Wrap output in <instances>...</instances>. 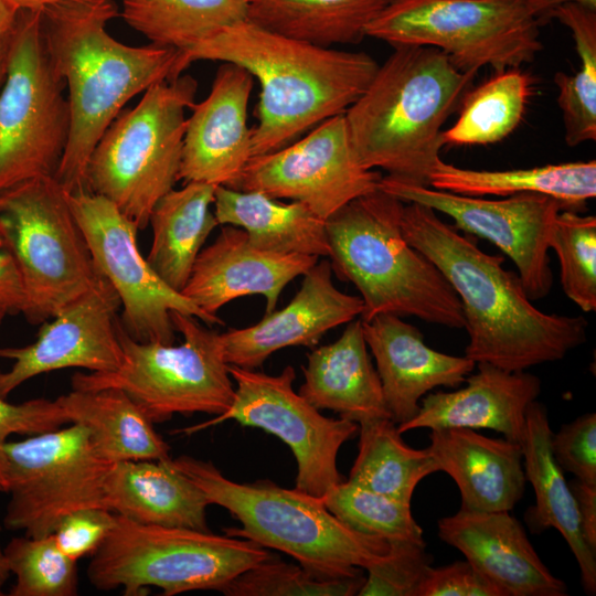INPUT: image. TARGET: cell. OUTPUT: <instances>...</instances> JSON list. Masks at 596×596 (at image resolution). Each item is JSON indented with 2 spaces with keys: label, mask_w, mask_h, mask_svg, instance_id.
<instances>
[{
  "label": "cell",
  "mask_w": 596,
  "mask_h": 596,
  "mask_svg": "<svg viewBox=\"0 0 596 596\" xmlns=\"http://www.w3.org/2000/svg\"><path fill=\"white\" fill-rule=\"evenodd\" d=\"M476 365L478 371L465 380V387L423 397L417 414L397 425L398 432L488 428L521 444L526 412L541 393V380L525 371H505L489 363Z\"/></svg>",
  "instance_id": "cell-24"
},
{
  "label": "cell",
  "mask_w": 596,
  "mask_h": 596,
  "mask_svg": "<svg viewBox=\"0 0 596 596\" xmlns=\"http://www.w3.org/2000/svg\"><path fill=\"white\" fill-rule=\"evenodd\" d=\"M63 424L70 423L56 400L33 398L13 404L0 395V450L13 434L36 435Z\"/></svg>",
  "instance_id": "cell-45"
},
{
  "label": "cell",
  "mask_w": 596,
  "mask_h": 596,
  "mask_svg": "<svg viewBox=\"0 0 596 596\" xmlns=\"http://www.w3.org/2000/svg\"><path fill=\"white\" fill-rule=\"evenodd\" d=\"M363 575L321 578L305 567L286 563L275 555L247 568L223 589L226 596H353Z\"/></svg>",
  "instance_id": "cell-41"
},
{
  "label": "cell",
  "mask_w": 596,
  "mask_h": 596,
  "mask_svg": "<svg viewBox=\"0 0 596 596\" xmlns=\"http://www.w3.org/2000/svg\"><path fill=\"white\" fill-rule=\"evenodd\" d=\"M302 372L299 394L317 409L333 411L356 424L391 418L361 319L348 322L334 342L313 349Z\"/></svg>",
  "instance_id": "cell-27"
},
{
  "label": "cell",
  "mask_w": 596,
  "mask_h": 596,
  "mask_svg": "<svg viewBox=\"0 0 596 596\" xmlns=\"http://www.w3.org/2000/svg\"><path fill=\"white\" fill-rule=\"evenodd\" d=\"M235 381L234 401L214 418L182 433L193 434L234 419L243 426L260 428L288 445L297 461L295 489L321 498L343 481L337 467L340 447L359 430L355 422L320 414L292 387L295 370L287 365L278 375L228 365Z\"/></svg>",
  "instance_id": "cell-15"
},
{
  "label": "cell",
  "mask_w": 596,
  "mask_h": 596,
  "mask_svg": "<svg viewBox=\"0 0 596 596\" xmlns=\"http://www.w3.org/2000/svg\"><path fill=\"white\" fill-rule=\"evenodd\" d=\"M551 450L563 471L596 485V414L581 415L552 433Z\"/></svg>",
  "instance_id": "cell-43"
},
{
  "label": "cell",
  "mask_w": 596,
  "mask_h": 596,
  "mask_svg": "<svg viewBox=\"0 0 596 596\" xmlns=\"http://www.w3.org/2000/svg\"><path fill=\"white\" fill-rule=\"evenodd\" d=\"M7 316V312H4L3 310H0V326L4 319V317Z\"/></svg>",
  "instance_id": "cell-54"
},
{
  "label": "cell",
  "mask_w": 596,
  "mask_h": 596,
  "mask_svg": "<svg viewBox=\"0 0 596 596\" xmlns=\"http://www.w3.org/2000/svg\"><path fill=\"white\" fill-rule=\"evenodd\" d=\"M25 295L15 260L0 236V310L23 313Z\"/></svg>",
  "instance_id": "cell-47"
},
{
  "label": "cell",
  "mask_w": 596,
  "mask_h": 596,
  "mask_svg": "<svg viewBox=\"0 0 596 596\" xmlns=\"http://www.w3.org/2000/svg\"><path fill=\"white\" fill-rule=\"evenodd\" d=\"M3 551L17 578L10 596L77 595V561L57 547L52 534L12 538Z\"/></svg>",
  "instance_id": "cell-39"
},
{
  "label": "cell",
  "mask_w": 596,
  "mask_h": 596,
  "mask_svg": "<svg viewBox=\"0 0 596 596\" xmlns=\"http://www.w3.org/2000/svg\"><path fill=\"white\" fill-rule=\"evenodd\" d=\"M317 262L312 255L259 249L244 230L221 225L216 238L198 255L181 294L210 316H217L234 299L260 295L268 313L275 310L284 288Z\"/></svg>",
  "instance_id": "cell-21"
},
{
  "label": "cell",
  "mask_w": 596,
  "mask_h": 596,
  "mask_svg": "<svg viewBox=\"0 0 596 596\" xmlns=\"http://www.w3.org/2000/svg\"><path fill=\"white\" fill-rule=\"evenodd\" d=\"M213 212L219 225L247 233L251 244L279 254L329 257L326 220L300 202L279 201L259 191L217 185Z\"/></svg>",
  "instance_id": "cell-29"
},
{
  "label": "cell",
  "mask_w": 596,
  "mask_h": 596,
  "mask_svg": "<svg viewBox=\"0 0 596 596\" xmlns=\"http://www.w3.org/2000/svg\"><path fill=\"white\" fill-rule=\"evenodd\" d=\"M365 36L396 46H430L465 73L532 62L542 50L525 0H392Z\"/></svg>",
  "instance_id": "cell-11"
},
{
  "label": "cell",
  "mask_w": 596,
  "mask_h": 596,
  "mask_svg": "<svg viewBox=\"0 0 596 596\" xmlns=\"http://www.w3.org/2000/svg\"><path fill=\"white\" fill-rule=\"evenodd\" d=\"M361 321L386 407L396 425L417 414L422 398L429 391L438 386L457 387L476 368L466 355H449L429 348L423 333L400 316L380 313Z\"/></svg>",
  "instance_id": "cell-23"
},
{
  "label": "cell",
  "mask_w": 596,
  "mask_h": 596,
  "mask_svg": "<svg viewBox=\"0 0 596 596\" xmlns=\"http://www.w3.org/2000/svg\"><path fill=\"white\" fill-rule=\"evenodd\" d=\"M552 433L546 407L534 401L526 412L521 443L525 479L535 492V504L528 510L526 521L536 532L549 528L560 531L578 563L584 592L595 595L596 554L584 539L576 500L553 457Z\"/></svg>",
  "instance_id": "cell-28"
},
{
  "label": "cell",
  "mask_w": 596,
  "mask_h": 596,
  "mask_svg": "<svg viewBox=\"0 0 596 596\" xmlns=\"http://www.w3.org/2000/svg\"><path fill=\"white\" fill-rule=\"evenodd\" d=\"M387 556L366 568L360 596H418L433 563L426 544L391 541Z\"/></svg>",
  "instance_id": "cell-42"
},
{
  "label": "cell",
  "mask_w": 596,
  "mask_h": 596,
  "mask_svg": "<svg viewBox=\"0 0 596 596\" xmlns=\"http://www.w3.org/2000/svg\"><path fill=\"white\" fill-rule=\"evenodd\" d=\"M525 3L539 24L547 20V15L552 10L567 3L579 4L596 11V0H525Z\"/></svg>",
  "instance_id": "cell-49"
},
{
  "label": "cell",
  "mask_w": 596,
  "mask_h": 596,
  "mask_svg": "<svg viewBox=\"0 0 596 596\" xmlns=\"http://www.w3.org/2000/svg\"><path fill=\"white\" fill-rule=\"evenodd\" d=\"M359 451L348 481L411 503L422 479L438 471L425 449L409 447L391 418L359 424Z\"/></svg>",
  "instance_id": "cell-35"
},
{
  "label": "cell",
  "mask_w": 596,
  "mask_h": 596,
  "mask_svg": "<svg viewBox=\"0 0 596 596\" xmlns=\"http://www.w3.org/2000/svg\"><path fill=\"white\" fill-rule=\"evenodd\" d=\"M0 236L18 266L25 295L22 315L32 324L51 319L100 275L67 192L54 177L0 193Z\"/></svg>",
  "instance_id": "cell-10"
},
{
  "label": "cell",
  "mask_w": 596,
  "mask_h": 596,
  "mask_svg": "<svg viewBox=\"0 0 596 596\" xmlns=\"http://www.w3.org/2000/svg\"><path fill=\"white\" fill-rule=\"evenodd\" d=\"M12 30L13 25L9 29L0 30V89L7 74Z\"/></svg>",
  "instance_id": "cell-50"
},
{
  "label": "cell",
  "mask_w": 596,
  "mask_h": 596,
  "mask_svg": "<svg viewBox=\"0 0 596 596\" xmlns=\"http://www.w3.org/2000/svg\"><path fill=\"white\" fill-rule=\"evenodd\" d=\"M533 82L518 68L496 72L493 76L461 99L456 123L443 130V145H489L511 135L523 119Z\"/></svg>",
  "instance_id": "cell-36"
},
{
  "label": "cell",
  "mask_w": 596,
  "mask_h": 596,
  "mask_svg": "<svg viewBox=\"0 0 596 596\" xmlns=\"http://www.w3.org/2000/svg\"><path fill=\"white\" fill-rule=\"evenodd\" d=\"M403 205L377 188L329 216L326 231L332 270L360 291L362 320L393 313L465 328L462 306L451 285L404 238Z\"/></svg>",
  "instance_id": "cell-5"
},
{
  "label": "cell",
  "mask_w": 596,
  "mask_h": 596,
  "mask_svg": "<svg viewBox=\"0 0 596 596\" xmlns=\"http://www.w3.org/2000/svg\"><path fill=\"white\" fill-rule=\"evenodd\" d=\"M115 524V513L105 508H85L67 514L52 533L57 547L77 561L92 555Z\"/></svg>",
  "instance_id": "cell-44"
},
{
  "label": "cell",
  "mask_w": 596,
  "mask_h": 596,
  "mask_svg": "<svg viewBox=\"0 0 596 596\" xmlns=\"http://www.w3.org/2000/svg\"><path fill=\"white\" fill-rule=\"evenodd\" d=\"M321 500L350 529L387 542L425 544L423 529L411 512V503L369 490L350 481L330 488Z\"/></svg>",
  "instance_id": "cell-38"
},
{
  "label": "cell",
  "mask_w": 596,
  "mask_h": 596,
  "mask_svg": "<svg viewBox=\"0 0 596 596\" xmlns=\"http://www.w3.org/2000/svg\"><path fill=\"white\" fill-rule=\"evenodd\" d=\"M10 574L11 573L7 563L4 551L0 545V596L3 595L2 587L9 578Z\"/></svg>",
  "instance_id": "cell-53"
},
{
  "label": "cell",
  "mask_w": 596,
  "mask_h": 596,
  "mask_svg": "<svg viewBox=\"0 0 596 596\" xmlns=\"http://www.w3.org/2000/svg\"><path fill=\"white\" fill-rule=\"evenodd\" d=\"M441 541L456 547L502 596H565L510 511H466L438 521Z\"/></svg>",
  "instance_id": "cell-22"
},
{
  "label": "cell",
  "mask_w": 596,
  "mask_h": 596,
  "mask_svg": "<svg viewBox=\"0 0 596 596\" xmlns=\"http://www.w3.org/2000/svg\"><path fill=\"white\" fill-rule=\"evenodd\" d=\"M170 461L206 494L211 504L223 507L241 522V528L224 529L226 535L279 550L318 577L359 576L361 568L366 570L389 554L386 540L350 529L324 507L321 498L269 480L235 482L211 461L191 456Z\"/></svg>",
  "instance_id": "cell-6"
},
{
  "label": "cell",
  "mask_w": 596,
  "mask_h": 596,
  "mask_svg": "<svg viewBox=\"0 0 596 596\" xmlns=\"http://www.w3.org/2000/svg\"><path fill=\"white\" fill-rule=\"evenodd\" d=\"M549 19H557L571 31L579 57L576 72L554 75L565 141L575 147L596 139V11L567 3L552 10Z\"/></svg>",
  "instance_id": "cell-37"
},
{
  "label": "cell",
  "mask_w": 596,
  "mask_h": 596,
  "mask_svg": "<svg viewBox=\"0 0 596 596\" xmlns=\"http://www.w3.org/2000/svg\"><path fill=\"white\" fill-rule=\"evenodd\" d=\"M392 0H252L246 19L269 31L332 47L354 44Z\"/></svg>",
  "instance_id": "cell-33"
},
{
  "label": "cell",
  "mask_w": 596,
  "mask_h": 596,
  "mask_svg": "<svg viewBox=\"0 0 596 596\" xmlns=\"http://www.w3.org/2000/svg\"><path fill=\"white\" fill-rule=\"evenodd\" d=\"M429 187L469 196L538 193L560 201L565 210L578 212L596 195V161L528 169L473 170L439 159L429 174Z\"/></svg>",
  "instance_id": "cell-32"
},
{
  "label": "cell",
  "mask_w": 596,
  "mask_h": 596,
  "mask_svg": "<svg viewBox=\"0 0 596 596\" xmlns=\"http://www.w3.org/2000/svg\"><path fill=\"white\" fill-rule=\"evenodd\" d=\"M560 260L564 294L586 312L596 309V217L561 211L547 236Z\"/></svg>",
  "instance_id": "cell-40"
},
{
  "label": "cell",
  "mask_w": 596,
  "mask_h": 596,
  "mask_svg": "<svg viewBox=\"0 0 596 596\" xmlns=\"http://www.w3.org/2000/svg\"><path fill=\"white\" fill-rule=\"evenodd\" d=\"M114 0H71L41 12L47 56L67 89L70 135L55 179L68 193L85 190L87 162L99 138L136 95L183 71L181 52L131 46L107 32Z\"/></svg>",
  "instance_id": "cell-2"
},
{
  "label": "cell",
  "mask_w": 596,
  "mask_h": 596,
  "mask_svg": "<svg viewBox=\"0 0 596 596\" xmlns=\"http://www.w3.org/2000/svg\"><path fill=\"white\" fill-rule=\"evenodd\" d=\"M109 466L81 424L8 440L0 450V491L10 494L6 529L47 536L74 511L107 509L104 480Z\"/></svg>",
  "instance_id": "cell-13"
},
{
  "label": "cell",
  "mask_w": 596,
  "mask_h": 596,
  "mask_svg": "<svg viewBox=\"0 0 596 596\" xmlns=\"http://www.w3.org/2000/svg\"><path fill=\"white\" fill-rule=\"evenodd\" d=\"M196 81L180 75L149 87L107 127L87 162L85 190L113 202L138 230L179 181L187 109Z\"/></svg>",
  "instance_id": "cell-7"
},
{
  "label": "cell",
  "mask_w": 596,
  "mask_h": 596,
  "mask_svg": "<svg viewBox=\"0 0 596 596\" xmlns=\"http://www.w3.org/2000/svg\"><path fill=\"white\" fill-rule=\"evenodd\" d=\"M125 22L151 44L184 52L243 21V0H121Z\"/></svg>",
  "instance_id": "cell-34"
},
{
  "label": "cell",
  "mask_w": 596,
  "mask_h": 596,
  "mask_svg": "<svg viewBox=\"0 0 596 596\" xmlns=\"http://www.w3.org/2000/svg\"><path fill=\"white\" fill-rule=\"evenodd\" d=\"M104 493L108 510L134 522L210 531L206 494L170 457L110 464Z\"/></svg>",
  "instance_id": "cell-26"
},
{
  "label": "cell",
  "mask_w": 596,
  "mask_h": 596,
  "mask_svg": "<svg viewBox=\"0 0 596 596\" xmlns=\"http://www.w3.org/2000/svg\"><path fill=\"white\" fill-rule=\"evenodd\" d=\"M253 78L232 63L217 68L209 95L190 108L179 180L235 189L253 157L247 124Z\"/></svg>",
  "instance_id": "cell-19"
},
{
  "label": "cell",
  "mask_w": 596,
  "mask_h": 596,
  "mask_svg": "<svg viewBox=\"0 0 596 596\" xmlns=\"http://www.w3.org/2000/svg\"><path fill=\"white\" fill-rule=\"evenodd\" d=\"M304 276L290 302L265 313L257 323L221 333L228 365L255 370L274 352L287 347H312L329 330L363 312L361 297L340 291L332 281L329 260L317 262Z\"/></svg>",
  "instance_id": "cell-20"
},
{
  "label": "cell",
  "mask_w": 596,
  "mask_h": 596,
  "mask_svg": "<svg viewBox=\"0 0 596 596\" xmlns=\"http://www.w3.org/2000/svg\"><path fill=\"white\" fill-rule=\"evenodd\" d=\"M475 75L457 68L438 49L394 47L344 113L360 163L429 185V174L444 147L441 128Z\"/></svg>",
  "instance_id": "cell-4"
},
{
  "label": "cell",
  "mask_w": 596,
  "mask_h": 596,
  "mask_svg": "<svg viewBox=\"0 0 596 596\" xmlns=\"http://www.w3.org/2000/svg\"><path fill=\"white\" fill-rule=\"evenodd\" d=\"M216 187L187 182L181 189L173 188L166 193L151 211L152 242L146 259L156 274L179 292L205 241L219 226L211 209Z\"/></svg>",
  "instance_id": "cell-30"
},
{
  "label": "cell",
  "mask_w": 596,
  "mask_h": 596,
  "mask_svg": "<svg viewBox=\"0 0 596 596\" xmlns=\"http://www.w3.org/2000/svg\"><path fill=\"white\" fill-rule=\"evenodd\" d=\"M196 61L238 65L259 83L253 157L278 150L320 123L344 114L379 67L364 52L296 40L247 19L181 52L182 71Z\"/></svg>",
  "instance_id": "cell-3"
},
{
  "label": "cell",
  "mask_w": 596,
  "mask_h": 596,
  "mask_svg": "<svg viewBox=\"0 0 596 596\" xmlns=\"http://www.w3.org/2000/svg\"><path fill=\"white\" fill-rule=\"evenodd\" d=\"M418 596H502L468 561L430 567Z\"/></svg>",
  "instance_id": "cell-46"
},
{
  "label": "cell",
  "mask_w": 596,
  "mask_h": 596,
  "mask_svg": "<svg viewBox=\"0 0 596 596\" xmlns=\"http://www.w3.org/2000/svg\"><path fill=\"white\" fill-rule=\"evenodd\" d=\"M401 228L460 299L469 336L465 355L475 363L525 371L558 361L586 341L584 317L545 313L534 307L519 275L502 267L503 256L481 251L433 209L404 203Z\"/></svg>",
  "instance_id": "cell-1"
},
{
  "label": "cell",
  "mask_w": 596,
  "mask_h": 596,
  "mask_svg": "<svg viewBox=\"0 0 596 596\" xmlns=\"http://www.w3.org/2000/svg\"><path fill=\"white\" fill-rule=\"evenodd\" d=\"M381 178L360 163L342 114L278 150L252 157L235 190L300 202L327 220L350 201L376 190Z\"/></svg>",
  "instance_id": "cell-17"
},
{
  "label": "cell",
  "mask_w": 596,
  "mask_h": 596,
  "mask_svg": "<svg viewBox=\"0 0 596 596\" xmlns=\"http://www.w3.org/2000/svg\"><path fill=\"white\" fill-rule=\"evenodd\" d=\"M427 447L438 467L456 482L461 510L511 511L525 488L523 450L507 438H489L470 428L432 430Z\"/></svg>",
  "instance_id": "cell-25"
},
{
  "label": "cell",
  "mask_w": 596,
  "mask_h": 596,
  "mask_svg": "<svg viewBox=\"0 0 596 596\" xmlns=\"http://www.w3.org/2000/svg\"><path fill=\"white\" fill-rule=\"evenodd\" d=\"M18 12L11 9L3 0H0V30L9 29L13 25Z\"/></svg>",
  "instance_id": "cell-52"
},
{
  "label": "cell",
  "mask_w": 596,
  "mask_h": 596,
  "mask_svg": "<svg viewBox=\"0 0 596 596\" xmlns=\"http://www.w3.org/2000/svg\"><path fill=\"white\" fill-rule=\"evenodd\" d=\"M568 486L576 500L584 539L596 554V485L586 483L575 478Z\"/></svg>",
  "instance_id": "cell-48"
},
{
  "label": "cell",
  "mask_w": 596,
  "mask_h": 596,
  "mask_svg": "<svg viewBox=\"0 0 596 596\" xmlns=\"http://www.w3.org/2000/svg\"><path fill=\"white\" fill-rule=\"evenodd\" d=\"M171 320L183 337L178 345L137 342L119 323L120 365L110 372L75 373L73 390H121L152 424L166 422L175 414L217 416L226 412L234 401L235 387L221 333L179 311L171 312Z\"/></svg>",
  "instance_id": "cell-9"
},
{
  "label": "cell",
  "mask_w": 596,
  "mask_h": 596,
  "mask_svg": "<svg viewBox=\"0 0 596 596\" xmlns=\"http://www.w3.org/2000/svg\"><path fill=\"white\" fill-rule=\"evenodd\" d=\"M41 12L20 11L13 24L0 89V193L55 178L68 140L70 105L45 50Z\"/></svg>",
  "instance_id": "cell-12"
},
{
  "label": "cell",
  "mask_w": 596,
  "mask_h": 596,
  "mask_svg": "<svg viewBox=\"0 0 596 596\" xmlns=\"http://www.w3.org/2000/svg\"><path fill=\"white\" fill-rule=\"evenodd\" d=\"M379 188L404 203H418L444 213L454 220L456 228L487 238L515 264L531 300L549 295L553 274L547 236L556 215L565 210L560 201L538 193L490 200L392 175L382 177Z\"/></svg>",
  "instance_id": "cell-16"
},
{
  "label": "cell",
  "mask_w": 596,
  "mask_h": 596,
  "mask_svg": "<svg viewBox=\"0 0 596 596\" xmlns=\"http://www.w3.org/2000/svg\"><path fill=\"white\" fill-rule=\"evenodd\" d=\"M11 9L20 11H42L49 6L71 0H3Z\"/></svg>",
  "instance_id": "cell-51"
},
{
  "label": "cell",
  "mask_w": 596,
  "mask_h": 596,
  "mask_svg": "<svg viewBox=\"0 0 596 596\" xmlns=\"http://www.w3.org/2000/svg\"><path fill=\"white\" fill-rule=\"evenodd\" d=\"M56 402L70 424L87 428L96 454L106 462L169 458V445L121 390H73Z\"/></svg>",
  "instance_id": "cell-31"
},
{
  "label": "cell",
  "mask_w": 596,
  "mask_h": 596,
  "mask_svg": "<svg viewBox=\"0 0 596 596\" xmlns=\"http://www.w3.org/2000/svg\"><path fill=\"white\" fill-rule=\"evenodd\" d=\"M67 201L98 273L119 296L123 307L119 323L131 339L172 344L177 332L172 311L193 316L206 326L224 323L156 274L138 248V227L113 202L87 190L67 192Z\"/></svg>",
  "instance_id": "cell-14"
},
{
  "label": "cell",
  "mask_w": 596,
  "mask_h": 596,
  "mask_svg": "<svg viewBox=\"0 0 596 596\" xmlns=\"http://www.w3.org/2000/svg\"><path fill=\"white\" fill-rule=\"evenodd\" d=\"M259 544L211 531L141 524L115 513V524L91 555L89 583L99 590L123 587L138 596L156 586L164 596L223 589L267 560Z\"/></svg>",
  "instance_id": "cell-8"
},
{
  "label": "cell",
  "mask_w": 596,
  "mask_h": 596,
  "mask_svg": "<svg viewBox=\"0 0 596 596\" xmlns=\"http://www.w3.org/2000/svg\"><path fill=\"white\" fill-rule=\"evenodd\" d=\"M120 307L118 294L100 274L88 290L41 323L33 343L0 348V358L13 361L9 371L0 373V395L7 398L25 381L66 368L115 371L123 360Z\"/></svg>",
  "instance_id": "cell-18"
}]
</instances>
